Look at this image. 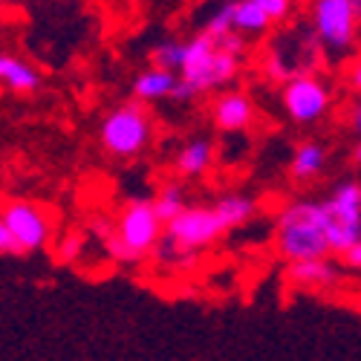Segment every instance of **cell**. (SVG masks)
<instances>
[{
	"label": "cell",
	"instance_id": "8",
	"mask_svg": "<svg viewBox=\"0 0 361 361\" xmlns=\"http://www.w3.org/2000/svg\"><path fill=\"white\" fill-rule=\"evenodd\" d=\"M324 208L329 217V252L341 257L350 246L361 240V183L341 179L324 197Z\"/></svg>",
	"mask_w": 361,
	"mask_h": 361
},
{
	"label": "cell",
	"instance_id": "22",
	"mask_svg": "<svg viewBox=\"0 0 361 361\" xmlns=\"http://www.w3.org/2000/svg\"><path fill=\"white\" fill-rule=\"evenodd\" d=\"M344 84H347L350 93L361 96V52H355L350 61H347V67H344Z\"/></svg>",
	"mask_w": 361,
	"mask_h": 361
},
{
	"label": "cell",
	"instance_id": "10",
	"mask_svg": "<svg viewBox=\"0 0 361 361\" xmlns=\"http://www.w3.org/2000/svg\"><path fill=\"white\" fill-rule=\"evenodd\" d=\"M208 116H212V125L220 133H243L255 125V102L246 90H220L217 99L208 107Z\"/></svg>",
	"mask_w": 361,
	"mask_h": 361
},
{
	"label": "cell",
	"instance_id": "26",
	"mask_svg": "<svg viewBox=\"0 0 361 361\" xmlns=\"http://www.w3.org/2000/svg\"><path fill=\"white\" fill-rule=\"evenodd\" d=\"M353 162L361 168V139H358V145H355V150H353Z\"/></svg>",
	"mask_w": 361,
	"mask_h": 361
},
{
	"label": "cell",
	"instance_id": "9",
	"mask_svg": "<svg viewBox=\"0 0 361 361\" xmlns=\"http://www.w3.org/2000/svg\"><path fill=\"white\" fill-rule=\"evenodd\" d=\"M0 220H4L18 240L20 255L44 252L55 237V214L52 208L35 200H4L0 202Z\"/></svg>",
	"mask_w": 361,
	"mask_h": 361
},
{
	"label": "cell",
	"instance_id": "16",
	"mask_svg": "<svg viewBox=\"0 0 361 361\" xmlns=\"http://www.w3.org/2000/svg\"><path fill=\"white\" fill-rule=\"evenodd\" d=\"M228 12H231V29L237 35L249 38H263L269 29H272V18L263 12V6L257 0H226Z\"/></svg>",
	"mask_w": 361,
	"mask_h": 361
},
{
	"label": "cell",
	"instance_id": "14",
	"mask_svg": "<svg viewBox=\"0 0 361 361\" xmlns=\"http://www.w3.org/2000/svg\"><path fill=\"white\" fill-rule=\"evenodd\" d=\"M41 81H44V75L35 64L23 61L20 55L0 49V87L4 90H9L15 96H32L41 87Z\"/></svg>",
	"mask_w": 361,
	"mask_h": 361
},
{
	"label": "cell",
	"instance_id": "4",
	"mask_svg": "<svg viewBox=\"0 0 361 361\" xmlns=\"http://www.w3.org/2000/svg\"><path fill=\"white\" fill-rule=\"evenodd\" d=\"M102 150L113 159H136L154 145V113L130 99L104 113L99 125Z\"/></svg>",
	"mask_w": 361,
	"mask_h": 361
},
{
	"label": "cell",
	"instance_id": "21",
	"mask_svg": "<svg viewBox=\"0 0 361 361\" xmlns=\"http://www.w3.org/2000/svg\"><path fill=\"white\" fill-rule=\"evenodd\" d=\"M257 4L263 6V12L269 18H272V23H281V20L289 18V12H292V6L298 4V0H257Z\"/></svg>",
	"mask_w": 361,
	"mask_h": 361
},
{
	"label": "cell",
	"instance_id": "3",
	"mask_svg": "<svg viewBox=\"0 0 361 361\" xmlns=\"http://www.w3.org/2000/svg\"><path fill=\"white\" fill-rule=\"evenodd\" d=\"M165 223L157 217L150 200H128L104 231V252L118 263H136L162 246Z\"/></svg>",
	"mask_w": 361,
	"mask_h": 361
},
{
	"label": "cell",
	"instance_id": "17",
	"mask_svg": "<svg viewBox=\"0 0 361 361\" xmlns=\"http://www.w3.org/2000/svg\"><path fill=\"white\" fill-rule=\"evenodd\" d=\"M214 208H217V214L223 217L228 231L243 228L257 217V200L249 197V194H223L214 202Z\"/></svg>",
	"mask_w": 361,
	"mask_h": 361
},
{
	"label": "cell",
	"instance_id": "18",
	"mask_svg": "<svg viewBox=\"0 0 361 361\" xmlns=\"http://www.w3.org/2000/svg\"><path fill=\"white\" fill-rule=\"evenodd\" d=\"M150 202H154V212H157V217H159L165 226H168L173 217H179V214H183L185 208L191 205L179 183H165V185H159L157 194L150 197Z\"/></svg>",
	"mask_w": 361,
	"mask_h": 361
},
{
	"label": "cell",
	"instance_id": "19",
	"mask_svg": "<svg viewBox=\"0 0 361 361\" xmlns=\"http://www.w3.org/2000/svg\"><path fill=\"white\" fill-rule=\"evenodd\" d=\"M183 58H185V41H179V38H165V41L150 47V64H154V67L179 73V67H183Z\"/></svg>",
	"mask_w": 361,
	"mask_h": 361
},
{
	"label": "cell",
	"instance_id": "13",
	"mask_svg": "<svg viewBox=\"0 0 361 361\" xmlns=\"http://www.w3.org/2000/svg\"><path fill=\"white\" fill-rule=\"evenodd\" d=\"M179 84V73L173 70H162V67H145L142 73L133 75L130 81V96L142 104H157V102H168L173 99V90Z\"/></svg>",
	"mask_w": 361,
	"mask_h": 361
},
{
	"label": "cell",
	"instance_id": "20",
	"mask_svg": "<svg viewBox=\"0 0 361 361\" xmlns=\"http://www.w3.org/2000/svg\"><path fill=\"white\" fill-rule=\"evenodd\" d=\"M84 243H87L84 231L70 228V231H64L61 237L55 240L52 255H55V260H58V263H75V260L84 255Z\"/></svg>",
	"mask_w": 361,
	"mask_h": 361
},
{
	"label": "cell",
	"instance_id": "29",
	"mask_svg": "<svg viewBox=\"0 0 361 361\" xmlns=\"http://www.w3.org/2000/svg\"><path fill=\"white\" fill-rule=\"evenodd\" d=\"M0 179H4V165H0Z\"/></svg>",
	"mask_w": 361,
	"mask_h": 361
},
{
	"label": "cell",
	"instance_id": "6",
	"mask_svg": "<svg viewBox=\"0 0 361 361\" xmlns=\"http://www.w3.org/2000/svg\"><path fill=\"white\" fill-rule=\"evenodd\" d=\"M310 32L318 47L329 55H344L355 47L361 32V18L353 0H312L310 4Z\"/></svg>",
	"mask_w": 361,
	"mask_h": 361
},
{
	"label": "cell",
	"instance_id": "5",
	"mask_svg": "<svg viewBox=\"0 0 361 361\" xmlns=\"http://www.w3.org/2000/svg\"><path fill=\"white\" fill-rule=\"evenodd\" d=\"M228 228L223 217L217 214L214 202L212 205H188L183 214L173 217L165 226L162 234V249L173 257H191L208 246H214L220 237H226Z\"/></svg>",
	"mask_w": 361,
	"mask_h": 361
},
{
	"label": "cell",
	"instance_id": "12",
	"mask_svg": "<svg viewBox=\"0 0 361 361\" xmlns=\"http://www.w3.org/2000/svg\"><path fill=\"white\" fill-rule=\"evenodd\" d=\"M214 157H217L214 142L205 139V136H194V139H188V142L173 154L171 171H173L179 179H200V176H205L208 171H212Z\"/></svg>",
	"mask_w": 361,
	"mask_h": 361
},
{
	"label": "cell",
	"instance_id": "7",
	"mask_svg": "<svg viewBox=\"0 0 361 361\" xmlns=\"http://www.w3.org/2000/svg\"><path fill=\"white\" fill-rule=\"evenodd\" d=\"M333 87L312 70H300L281 84V107L295 125H315L333 107Z\"/></svg>",
	"mask_w": 361,
	"mask_h": 361
},
{
	"label": "cell",
	"instance_id": "27",
	"mask_svg": "<svg viewBox=\"0 0 361 361\" xmlns=\"http://www.w3.org/2000/svg\"><path fill=\"white\" fill-rule=\"evenodd\" d=\"M6 9H9V6H6V0H0V23L6 20Z\"/></svg>",
	"mask_w": 361,
	"mask_h": 361
},
{
	"label": "cell",
	"instance_id": "2",
	"mask_svg": "<svg viewBox=\"0 0 361 361\" xmlns=\"http://www.w3.org/2000/svg\"><path fill=\"white\" fill-rule=\"evenodd\" d=\"M275 252L283 263L333 257L329 252V217L324 200H292L275 214Z\"/></svg>",
	"mask_w": 361,
	"mask_h": 361
},
{
	"label": "cell",
	"instance_id": "28",
	"mask_svg": "<svg viewBox=\"0 0 361 361\" xmlns=\"http://www.w3.org/2000/svg\"><path fill=\"white\" fill-rule=\"evenodd\" d=\"M353 6H355V12H358V18H361V0H353Z\"/></svg>",
	"mask_w": 361,
	"mask_h": 361
},
{
	"label": "cell",
	"instance_id": "1",
	"mask_svg": "<svg viewBox=\"0 0 361 361\" xmlns=\"http://www.w3.org/2000/svg\"><path fill=\"white\" fill-rule=\"evenodd\" d=\"M246 38L237 32L214 35L202 29L194 38L185 41V58L179 67V84L173 90L176 104H185L205 93H220L231 87V81L240 75L246 55Z\"/></svg>",
	"mask_w": 361,
	"mask_h": 361
},
{
	"label": "cell",
	"instance_id": "25",
	"mask_svg": "<svg viewBox=\"0 0 361 361\" xmlns=\"http://www.w3.org/2000/svg\"><path fill=\"white\" fill-rule=\"evenodd\" d=\"M350 128H353V133L361 139V99L353 104V110H350Z\"/></svg>",
	"mask_w": 361,
	"mask_h": 361
},
{
	"label": "cell",
	"instance_id": "24",
	"mask_svg": "<svg viewBox=\"0 0 361 361\" xmlns=\"http://www.w3.org/2000/svg\"><path fill=\"white\" fill-rule=\"evenodd\" d=\"M338 260H341L344 269H350V272H361V240H358L355 246H350Z\"/></svg>",
	"mask_w": 361,
	"mask_h": 361
},
{
	"label": "cell",
	"instance_id": "15",
	"mask_svg": "<svg viewBox=\"0 0 361 361\" xmlns=\"http://www.w3.org/2000/svg\"><path fill=\"white\" fill-rule=\"evenodd\" d=\"M326 147L318 142V139H304V142H298V147L292 150V157H289V179L298 185H304V183H312V179H318L324 171H326Z\"/></svg>",
	"mask_w": 361,
	"mask_h": 361
},
{
	"label": "cell",
	"instance_id": "11",
	"mask_svg": "<svg viewBox=\"0 0 361 361\" xmlns=\"http://www.w3.org/2000/svg\"><path fill=\"white\" fill-rule=\"evenodd\" d=\"M338 266L329 257H312V260H295L286 263V283L300 292H324L336 286Z\"/></svg>",
	"mask_w": 361,
	"mask_h": 361
},
{
	"label": "cell",
	"instance_id": "23",
	"mask_svg": "<svg viewBox=\"0 0 361 361\" xmlns=\"http://www.w3.org/2000/svg\"><path fill=\"white\" fill-rule=\"evenodd\" d=\"M6 255L18 257V255H20V246H18V240L12 237L9 226H6L4 220H0V257H6Z\"/></svg>",
	"mask_w": 361,
	"mask_h": 361
}]
</instances>
